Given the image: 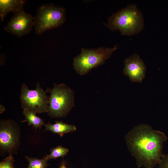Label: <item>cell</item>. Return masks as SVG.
Here are the masks:
<instances>
[{
  "instance_id": "30bf717a",
  "label": "cell",
  "mask_w": 168,
  "mask_h": 168,
  "mask_svg": "<svg viewBox=\"0 0 168 168\" xmlns=\"http://www.w3.org/2000/svg\"><path fill=\"white\" fill-rule=\"evenodd\" d=\"M26 1L24 0H0V19L3 21L7 14L14 13L23 9Z\"/></svg>"
},
{
  "instance_id": "8992f818",
  "label": "cell",
  "mask_w": 168,
  "mask_h": 168,
  "mask_svg": "<svg viewBox=\"0 0 168 168\" xmlns=\"http://www.w3.org/2000/svg\"><path fill=\"white\" fill-rule=\"evenodd\" d=\"M39 83H37L35 90H29L25 84L22 85L20 99L21 107L36 113L47 112L49 97Z\"/></svg>"
},
{
  "instance_id": "7a4b0ae2",
  "label": "cell",
  "mask_w": 168,
  "mask_h": 168,
  "mask_svg": "<svg viewBox=\"0 0 168 168\" xmlns=\"http://www.w3.org/2000/svg\"><path fill=\"white\" fill-rule=\"evenodd\" d=\"M108 29L119 30L123 35L131 36L140 33L144 22L143 14L134 4H130L114 13L104 23Z\"/></svg>"
},
{
  "instance_id": "3957f363",
  "label": "cell",
  "mask_w": 168,
  "mask_h": 168,
  "mask_svg": "<svg viewBox=\"0 0 168 168\" xmlns=\"http://www.w3.org/2000/svg\"><path fill=\"white\" fill-rule=\"evenodd\" d=\"M54 85L45 91L50 93L47 112L52 118L64 117L74 106V92L64 83Z\"/></svg>"
},
{
  "instance_id": "277c9868",
  "label": "cell",
  "mask_w": 168,
  "mask_h": 168,
  "mask_svg": "<svg viewBox=\"0 0 168 168\" xmlns=\"http://www.w3.org/2000/svg\"><path fill=\"white\" fill-rule=\"evenodd\" d=\"M118 49L100 47L97 49L82 48L80 53L73 58V68L80 75L87 74L92 68L103 64Z\"/></svg>"
},
{
  "instance_id": "5b68a950",
  "label": "cell",
  "mask_w": 168,
  "mask_h": 168,
  "mask_svg": "<svg viewBox=\"0 0 168 168\" xmlns=\"http://www.w3.org/2000/svg\"><path fill=\"white\" fill-rule=\"evenodd\" d=\"M65 13V8L61 6L53 3L41 5L34 17L35 34L40 35L61 26L66 20Z\"/></svg>"
},
{
  "instance_id": "5bb4252c",
  "label": "cell",
  "mask_w": 168,
  "mask_h": 168,
  "mask_svg": "<svg viewBox=\"0 0 168 168\" xmlns=\"http://www.w3.org/2000/svg\"><path fill=\"white\" fill-rule=\"evenodd\" d=\"M69 151L68 148L61 146H58L51 149L50 153L45 156L48 160L59 157H63L67 155Z\"/></svg>"
},
{
  "instance_id": "8fae6325",
  "label": "cell",
  "mask_w": 168,
  "mask_h": 168,
  "mask_svg": "<svg viewBox=\"0 0 168 168\" xmlns=\"http://www.w3.org/2000/svg\"><path fill=\"white\" fill-rule=\"evenodd\" d=\"M45 130L49 131L54 133L63 137L66 133L74 131L76 130V127L73 125L68 124L62 121H56L55 123H50L45 125Z\"/></svg>"
},
{
  "instance_id": "6da1fadb",
  "label": "cell",
  "mask_w": 168,
  "mask_h": 168,
  "mask_svg": "<svg viewBox=\"0 0 168 168\" xmlns=\"http://www.w3.org/2000/svg\"><path fill=\"white\" fill-rule=\"evenodd\" d=\"M128 149L135 158L138 168H154L162 155L163 144L167 137L163 132L147 124L133 128L126 134Z\"/></svg>"
},
{
  "instance_id": "ba28073f",
  "label": "cell",
  "mask_w": 168,
  "mask_h": 168,
  "mask_svg": "<svg viewBox=\"0 0 168 168\" xmlns=\"http://www.w3.org/2000/svg\"><path fill=\"white\" fill-rule=\"evenodd\" d=\"M34 24V17L26 12L23 8L14 13L4 29L20 38L32 30Z\"/></svg>"
},
{
  "instance_id": "2e32d148",
  "label": "cell",
  "mask_w": 168,
  "mask_h": 168,
  "mask_svg": "<svg viewBox=\"0 0 168 168\" xmlns=\"http://www.w3.org/2000/svg\"><path fill=\"white\" fill-rule=\"evenodd\" d=\"M158 165V168H168V154L163 155Z\"/></svg>"
},
{
  "instance_id": "52a82bcc",
  "label": "cell",
  "mask_w": 168,
  "mask_h": 168,
  "mask_svg": "<svg viewBox=\"0 0 168 168\" xmlns=\"http://www.w3.org/2000/svg\"><path fill=\"white\" fill-rule=\"evenodd\" d=\"M19 127L14 121L2 120L0 124V149L7 152H15L20 142Z\"/></svg>"
},
{
  "instance_id": "4fadbf2b",
  "label": "cell",
  "mask_w": 168,
  "mask_h": 168,
  "mask_svg": "<svg viewBox=\"0 0 168 168\" xmlns=\"http://www.w3.org/2000/svg\"><path fill=\"white\" fill-rule=\"evenodd\" d=\"M25 158L29 163L27 168H46L49 165L47 163L48 160L45 156L40 159L27 156Z\"/></svg>"
},
{
  "instance_id": "9a60e30c",
  "label": "cell",
  "mask_w": 168,
  "mask_h": 168,
  "mask_svg": "<svg viewBox=\"0 0 168 168\" xmlns=\"http://www.w3.org/2000/svg\"><path fill=\"white\" fill-rule=\"evenodd\" d=\"M14 158L12 155L4 159L0 163V168H14Z\"/></svg>"
},
{
  "instance_id": "9c48e42d",
  "label": "cell",
  "mask_w": 168,
  "mask_h": 168,
  "mask_svg": "<svg viewBox=\"0 0 168 168\" xmlns=\"http://www.w3.org/2000/svg\"><path fill=\"white\" fill-rule=\"evenodd\" d=\"M146 67L143 60L136 53L124 60L123 74L131 82L142 83L145 77Z\"/></svg>"
},
{
  "instance_id": "7c38bea8",
  "label": "cell",
  "mask_w": 168,
  "mask_h": 168,
  "mask_svg": "<svg viewBox=\"0 0 168 168\" xmlns=\"http://www.w3.org/2000/svg\"><path fill=\"white\" fill-rule=\"evenodd\" d=\"M23 114L25 120L23 122L27 121L29 125H32L35 129L40 128L44 124L43 120L36 115L35 112L30 110L23 109Z\"/></svg>"
},
{
  "instance_id": "e0dca14e",
  "label": "cell",
  "mask_w": 168,
  "mask_h": 168,
  "mask_svg": "<svg viewBox=\"0 0 168 168\" xmlns=\"http://www.w3.org/2000/svg\"><path fill=\"white\" fill-rule=\"evenodd\" d=\"M5 110V108L4 105H0V113H2Z\"/></svg>"
},
{
  "instance_id": "ac0fdd59",
  "label": "cell",
  "mask_w": 168,
  "mask_h": 168,
  "mask_svg": "<svg viewBox=\"0 0 168 168\" xmlns=\"http://www.w3.org/2000/svg\"><path fill=\"white\" fill-rule=\"evenodd\" d=\"M59 168H68L65 165V163L64 162H63Z\"/></svg>"
}]
</instances>
